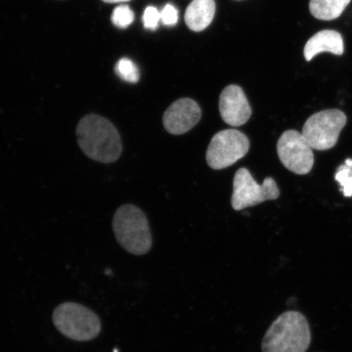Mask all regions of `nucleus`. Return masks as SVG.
<instances>
[{
	"label": "nucleus",
	"instance_id": "1",
	"mask_svg": "<svg viewBox=\"0 0 352 352\" xmlns=\"http://www.w3.org/2000/svg\"><path fill=\"white\" fill-rule=\"evenodd\" d=\"M79 148L90 160L109 164L122 155V142L116 126L107 118L98 114H87L76 126Z\"/></svg>",
	"mask_w": 352,
	"mask_h": 352
},
{
	"label": "nucleus",
	"instance_id": "2",
	"mask_svg": "<svg viewBox=\"0 0 352 352\" xmlns=\"http://www.w3.org/2000/svg\"><path fill=\"white\" fill-rule=\"evenodd\" d=\"M311 333L305 315L288 311L270 325L262 341V352H306Z\"/></svg>",
	"mask_w": 352,
	"mask_h": 352
},
{
	"label": "nucleus",
	"instance_id": "3",
	"mask_svg": "<svg viewBox=\"0 0 352 352\" xmlns=\"http://www.w3.org/2000/svg\"><path fill=\"white\" fill-rule=\"evenodd\" d=\"M112 226L118 243L126 252L144 255L151 250L153 240L148 219L138 206H120L113 215Z\"/></svg>",
	"mask_w": 352,
	"mask_h": 352
},
{
	"label": "nucleus",
	"instance_id": "4",
	"mask_svg": "<svg viewBox=\"0 0 352 352\" xmlns=\"http://www.w3.org/2000/svg\"><path fill=\"white\" fill-rule=\"evenodd\" d=\"M52 321L61 334L74 341L94 340L101 331L99 316L80 303H61L55 308Z\"/></svg>",
	"mask_w": 352,
	"mask_h": 352
},
{
	"label": "nucleus",
	"instance_id": "5",
	"mask_svg": "<svg viewBox=\"0 0 352 352\" xmlns=\"http://www.w3.org/2000/svg\"><path fill=\"white\" fill-rule=\"evenodd\" d=\"M346 121V114L340 109L323 110L308 118L302 134L312 148L328 151L336 146Z\"/></svg>",
	"mask_w": 352,
	"mask_h": 352
},
{
	"label": "nucleus",
	"instance_id": "6",
	"mask_svg": "<svg viewBox=\"0 0 352 352\" xmlns=\"http://www.w3.org/2000/svg\"><path fill=\"white\" fill-rule=\"evenodd\" d=\"M279 196L280 190L274 179L267 177L262 184H258L248 169L237 170L233 179L231 198L235 210L250 208L267 200H276Z\"/></svg>",
	"mask_w": 352,
	"mask_h": 352
},
{
	"label": "nucleus",
	"instance_id": "7",
	"mask_svg": "<svg viewBox=\"0 0 352 352\" xmlns=\"http://www.w3.org/2000/svg\"><path fill=\"white\" fill-rule=\"evenodd\" d=\"M250 140L244 133L235 129L218 132L211 139L206 162L210 168H227L243 158L249 152Z\"/></svg>",
	"mask_w": 352,
	"mask_h": 352
},
{
	"label": "nucleus",
	"instance_id": "8",
	"mask_svg": "<svg viewBox=\"0 0 352 352\" xmlns=\"http://www.w3.org/2000/svg\"><path fill=\"white\" fill-rule=\"evenodd\" d=\"M276 148L281 164L294 174L307 175L314 167V148L300 132L285 131L280 135Z\"/></svg>",
	"mask_w": 352,
	"mask_h": 352
},
{
	"label": "nucleus",
	"instance_id": "9",
	"mask_svg": "<svg viewBox=\"0 0 352 352\" xmlns=\"http://www.w3.org/2000/svg\"><path fill=\"white\" fill-rule=\"evenodd\" d=\"M201 109L190 98H182L175 101L166 110L162 118L165 129L173 135H183L195 127L200 122Z\"/></svg>",
	"mask_w": 352,
	"mask_h": 352
},
{
	"label": "nucleus",
	"instance_id": "10",
	"mask_svg": "<svg viewBox=\"0 0 352 352\" xmlns=\"http://www.w3.org/2000/svg\"><path fill=\"white\" fill-rule=\"evenodd\" d=\"M219 112L223 120L232 126H241L252 117V109L239 86L224 88L219 98Z\"/></svg>",
	"mask_w": 352,
	"mask_h": 352
},
{
	"label": "nucleus",
	"instance_id": "11",
	"mask_svg": "<svg viewBox=\"0 0 352 352\" xmlns=\"http://www.w3.org/2000/svg\"><path fill=\"white\" fill-rule=\"evenodd\" d=\"M328 52L337 56L344 52V43L340 33L332 30H321L308 41L303 54L307 61L314 59L316 55Z\"/></svg>",
	"mask_w": 352,
	"mask_h": 352
},
{
	"label": "nucleus",
	"instance_id": "12",
	"mask_svg": "<svg viewBox=\"0 0 352 352\" xmlns=\"http://www.w3.org/2000/svg\"><path fill=\"white\" fill-rule=\"evenodd\" d=\"M214 13V0H193L187 8L184 20L189 29L201 32L212 22Z\"/></svg>",
	"mask_w": 352,
	"mask_h": 352
},
{
	"label": "nucleus",
	"instance_id": "13",
	"mask_svg": "<svg viewBox=\"0 0 352 352\" xmlns=\"http://www.w3.org/2000/svg\"><path fill=\"white\" fill-rule=\"evenodd\" d=\"M351 3V0H310L311 15L319 20L332 21L338 19Z\"/></svg>",
	"mask_w": 352,
	"mask_h": 352
},
{
	"label": "nucleus",
	"instance_id": "14",
	"mask_svg": "<svg viewBox=\"0 0 352 352\" xmlns=\"http://www.w3.org/2000/svg\"><path fill=\"white\" fill-rule=\"evenodd\" d=\"M117 76L126 82L136 83L140 79L138 66L130 59L122 58L116 65Z\"/></svg>",
	"mask_w": 352,
	"mask_h": 352
},
{
	"label": "nucleus",
	"instance_id": "15",
	"mask_svg": "<svg viewBox=\"0 0 352 352\" xmlns=\"http://www.w3.org/2000/svg\"><path fill=\"white\" fill-rule=\"evenodd\" d=\"M336 180L340 184L343 195L352 197V160L349 158L340 166L336 175Z\"/></svg>",
	"mask_w": 352,
	"mask_h": 352
},
{
	"label": "nucleus",
	"instance_id": "16",
	"mask_svg": "<svg viewBox=\"0 0 352 352\" xmlns=\"http://www.w3.org/2000/svg\"><path fill=\"white\" fill-rule=\"evenodd\" d=\"M135 15L133 11L127 6H118L112 13L111 20L113 24L118 28L124 29L129 28L134 21Z\"/></svg>",
	"mask_w": 352,
	"mask_h": 352
},
{
	"label": "nucleus",
	"instance_id": "17",
	"mask_svg": "<svg viewBox=\"0 0 352 352\" xmlns=\"http://www.w3.org/2000/svg\"><path fill=\"white\" fill-rule=\"evenodd\" d=\"M161 19V12H158L156 8L148 6L144 10L143 15L144 28L155 30Z\"/></svg>",
	"mask_w": 352,
	"mask_h": 352
},
{
	"label": "nucleus",
	"instance_id": "18",
	"mask_svg": "<svg viewBox=\"0 0 352 352\" xmlns=\"http://www.w3.org/2000/svg\"><path fill=\"white\" fill-rule=\"evenodd\" d=\"M161 20L166 25H175L177 23L179 14L176 8L171 4H166L161 12Z\"/></svg>",
	"mask_w": 352,
	"mask_h": 352
},
{
	"label": "nucleus",
	"instance_id": "19",
	"mask_svg": "<svg viewBox=\"0 0 352 352\" xmlns=\"http://www.w3.org/2000/svg\"><path fill=\"white\" fill-rule=\"evenodd\" d=\"M104 3H122V2H127L130 1V0H102Z\"/></svg>",
	"mask_w": 352,
	"mask_h": 352
}]
</instances>
